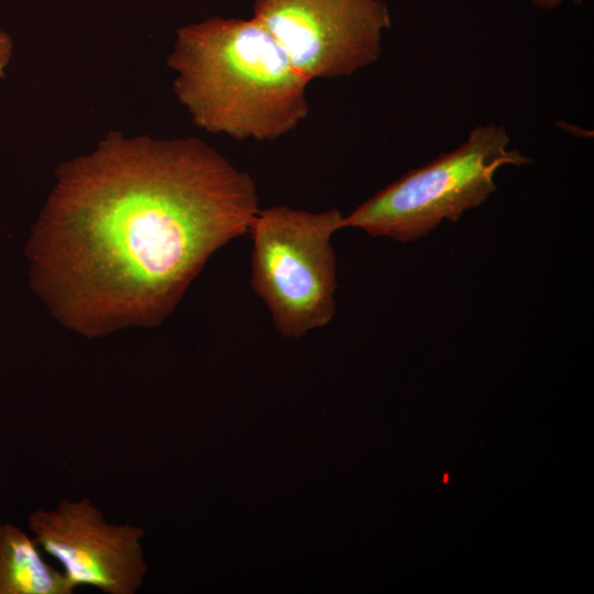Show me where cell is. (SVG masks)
<instances>
[{
    "label": "cell",
    "instance_id": "6da1fadb",
    "mask_svg": "<svg viewBox=\"0 0 594 594\" xmlns=\"http://www.w3.org/2000/svg\"><path fill=\"white\" fill-rule=\"evenodd\" d=\"M258 211L251 175L202 140L111 132L58 169L35 235L38 288L85 336L157 326Z\"/></svg>",
    "mask_w": 594,
    "mask_h": 594
},
{
    "label": "cell",
    "instance_id": "7a4b0ae2",
    "mask_svg": "<svg viewBox=\"0 0 594 594\" xmlns=\"http://www.w3.org/2000/svg\"><path fill=\"white\" fill-rule=\"evenodd\" d=\"M168 66L178 101L207 132L274 141L309 114V79L254 18L213 16L180 28Z\"/></svg>",
    "mask_w": 594,
    "mask_h": 594
},
{
    "label": "cell",
    "instance_id": "3957f363",
    "mask_svg": "<svg viewBox=\"0 0 594 594\" xmlns=\"http://www.w3.org/2000/svg\"><path fill=\"white\" fill-rule=\"evenodd\" d=\"M530 162L510 147L503 125H477L459 147L409 170L343 216L341 229L356 228L403 243L414 241L442 221H459L464 212L484 204L496 190L495 174L501 167Z\"/></svg>",
    "mask_w": 594,
    "mask_h": 594
},
{
    "label": "cell",
    "instance_id": "277c9868",
    "mask_svg": "<svg viewBox=\"0 0 594 594\" xmlns=\"http://www.w3.org/2000/svg\"><path fill=\"white\" fill-rule=\"evenodd\" d=\"M342 219L336 208L310 212L280 205L260 210L251 223V285L285 338L321 328L336 315L331 237Z\"/></svg>",
    "mask_w": 594,
    "mask_h": 594
},
{
    "label": "cell",
    "instance_id": "5b68a950",
    "mask_svg": "<svg viewBox=\"0 0 594 594\" xmlns=\"http://www.w3.org/2000/svg\"><path fill=\"white\" fill-rule=\"evenodd\" d=\"M253 14L309 81L377 62L392 24L383 0H254Z\"/></svg>",
    "mask_w": 594,
    "mask_h": 594
},
{
    "label": "cell",
    "instance_id": "8992f818",
    "mask_svg": "<svg viewBox=\"0 0 594 594\" xmlns=\"http://www.w3.org/2000/svg\"><path fill=\"white\" fill-rule=\"evenodd\" d=\"M37 544L57 560L74 588L91 586L107 594H134L147 572L142 528L114 525L88 498L62 499L53 509L30 514Z\"/></svg>",
    "mask_w": 594,
    "mask_h": 594
},
{
    "label": "cell",
    "instance_id": "52a82bcc",
    "mask_svg": "<svg viewBox=\"0 0 594 594\" xmlns=\"http://www.w3.org/2000/svg\"><path fill=\"white\" fill-rule=\"evenodd\" d=\"M63 571L42 557L40 546L12 524L0 525V594H72Z\"/></svg>",
    "mask_w": 594,
    "mask_h": 594
},
{
    "label": "cell",
    "instance_id": "ba28073f",
    "mask_svg": "<svg viewBox=\"0 0 594 594\" xmlns=\"http://www.w3.org/2000/svg\"><path fill=\"white\" fill-rule=\"evenodd\" d=\"M13 42L8 33L0 30V78L4 77L6 69L11 61Z\"/></svg>",
    "mask_w": 594,
    "mask_h": 594
},
{
    "label": "cell",
    "instance_id": "9c48e42d",
    "mask_svg": "<svg viewBox=\"0 0 594 594\" xmlns=\"http://www.w3.org/2000/svg\"><path fill=\"white\" fill-rule=\"evenodd\" d=\"M532 3L540 9H554L559 7L563 0H531ZM575 4H581L583 0H572Z\"/></svg>",
    "mask_w": 594,
    "mask_h": 594
},
{
    "label": "cell",
    "instance_id": "30bf717a",
    "mask_svg": "<svg viewBox=\"0 0 594 594\" xmlns=\"http://www.w3.org/2000/svg\"><path fill=\"white\" fill-rule=\"evenodd\" d=\"M447 480H448V476L446 475L443 481L447 482Z\"/></svg>",
    "mask_w": 594,
    "mask_h": 594
}]
</instances>
